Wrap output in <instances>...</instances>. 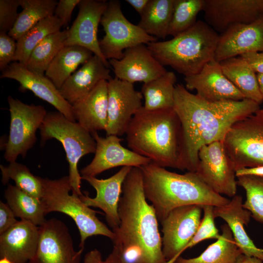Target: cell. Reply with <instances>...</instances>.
<instances>
[{"label": "cell", "instance_id": "cell-12", "mask_svg": "<svg viewBox=\"0 0 263 263\" xmlns=\"http://www.w3.org/2000/svg\"><path fill=\"white\" fill-rule=\"evenodd\" d=\"M203 209L199 205L177 207L160 222L162 252L166 263H173L197 232Z\"/></svg>", "mask_w": 263, "mask_h": 263}, {"label": "cell", "instance_id": "cell-4", "mask_svg": "<svg viewBox=\"0 0 263 263\" xmlns=\"http://www.w3.org/2000/svg\"><path fill=\"white\" fill-rule=\"evenodd\" d=\"M125 134L132 150L158 166L178 169L181 126L173 108L148 110L143 106Z\"/></svg>", "mask_w": 263, "mask_h": 263}, {"label": "cell", "instance_id": "cell-42", "mask_svg": "<svg viewBox=\"0 0 263 263\" xmlns=\"http://www.w3.org/2000/svg\"><path fill=\"white\" fill-rule=\"evenodd\" d=\"M82 263H122V254L119 246L113 244L112 251L105 260H102L101 252L95 248L85 254Z\"/></svg>", "mask_w": 263, "mask_h": 263}, {"label": "cell", "instance_id": "cell-21", "mask_svg": "<svg viewBox=\"0 0 263 263\" xmlns=\"http://www.w3.org/2000/svg\"><path fill=\"white\" fill-rule=\"evenodd\" d=\"M263 52V15L248 24L232 25L219 35L215 59L220 62L243 54Z\"/></svg>", "mask_w": 263, "mask_h": 263}, {"label": "cell", "instance_id": "cell-34", "mask_svg": "<svg viewBox=\"0 0 263 263\" xmlns=\"http://www.w3.org/2000/svg\"><path fill=\"white\" fill-rule=\"evenodd\" d=\"M63 21L55 15L38 22L17 40L14 61L26 65L34 48L49 35L60 31Z\"/></svg>", "mask_w": 263, "mask_h": 263}, {"label": "cell", "instance_id": "cell-48", "mask_svg": "<svg viewBox=\"0 0 263 263\" xmlns=\"http://www.w3.org/2000/svg\"><path fill=\"white\" fill-rule=\"evenodd\" d=\"M234 263H263V261L258 258L248 256L242 253Z\"/></svg>", "mask_w": 263, "mask_h": 263}, {"label": "cell", "instance_id": "cell-51", "mask_svg": "<svg viewBox=\"0 0 263 263\" xmlns=\"http://www.w3.org/2000/svg\"><path fill=\"white\" fill-rule=\"evenodd\" d=\"M122 263H127V262L125 261L123 259V258H122Z\"/></svg>", "mask_w": 263, "mask_h": 263}, {"label": "cell", "instance_id": "cell-11", "mask_svg": "<svg viewBox=\"0 0 263 263\" xmlns=\"http://www.w3.org/2000/svg\"><path fill=\"white\" fill-rule=\"evenodd\" d=\"M196 173L216 193L233 197L236 195L235 169L223 141L204 146L199 150Z\"/></svg>", "mask_w": 263, "mask_h": 263}, {"label": "cell", "instance_id": "cell-30", "mask_svg": "<svg viewBox=\"0 0 263 263\" xmlns=\"http://www.w3.org/2000/svg\"><path fill=\"white\" fill-rule=\"evenodd\" d=\"M174 0H149L138 24L147 34L164 39L168 36Z\"/></svg>", "mask_w": 263, "mask_h": 263}, {"label": "cell", "instance_id": "cell-44", "mask_svg": "<svg viewBox=\"0 0 263 263\" xmlns=\"http://www.w3.org/2000/svg\"><path fill=\"white\" fill-rule=\"evenodd\" d=\"M7 203L0 202V234H2L15 225L18 221Z\"/></svg>", "mask_w": 263, "mask_h": 263}, {"label": "cell", "instance_id": "cell-17", "mask_svg": "<svg viewBox=\"0 0 263 263\" xmlns=\"http://www.w3.org/2000/svg\"><path fill=\"white\" fill-rule=\"evenodd\" d=\"M108 2L105 0H81L77 16L68 29L64 46L75 45L89 49L109 68V61L102 53L97 38L98 27Z\"/></svg>", "mask_w": 263, "mask_h": 263}, {"label": "cell", "instance_id": "cell-49", "mask_svg": "<svg viewBox=\"0 0 263 263\" xmlns=\"http://www.w3.org/2000/svg\"><path fill=\"white\" fill-rule=\"evenodd\" d=\"M259 89L263 98V74H257Z\"/></svg>", "mask_w": 263, "mask_h": 263}, {"label": "cell", "instance_id": "cell-23", "mask_svg": "<svg viewBox=\"0 0 263 263\" xmlns=\"http://www.w3.org/2000/svg\"><path fill=\"white\" fill-rule=\"evenodd\" d=\"M38 239V226L21 220L0 234V257L13 263H28L36 254Z\"/></svg>", "mask_w": 263, "mask_h": 263}, {"label": "cell", "instance_id": "cell-1", "mask_svg": "<svg viewBox=\"0 0 263 263\" xmlns=\"http://www.w3.org/2000/svg\"><path fill=\"white\" fill-rule=\"evenodd\" d=\"M173 108L181 126L178 169L195 172L200 149L212 142L223 141L235 122L253 114L260 107L246 98L208 101L191 93L184 85L177 84Z\"/></svg>", "mask_w": 263, "mask_h": 263}, {"label": "cell", "instance_id": "cell-2", "mask_svg": "<svg viewBox=\"0 0 263 263\" xmlns=\"http://www.w3.org/2000/svg\"><path fill=\"white\" fill-rule=\"evenodd\" d=\"M146 198L140 168L132 167L123 182L118 205V227L113 231L128 263H166L154 208Z\"/></svg>", "mask_w": 263, "mask_h": 263}, {"label": "cell", "instance_id": "cell-18", "mask_svg": "<svg viewBox=\"0 0 263 263\" xmlns=\"http://www.w3.org/2000/svg\"><path fill=\"white\" fill-rule=\"evenodd\" d=\"M186 88L195 90L200 97L210 102L239 101L244 96L224 75L220 62L215 59L198 73L184 78Z\"/></svg>", "mask_w": 263, "mask_h": 263}, {"label": "cell", "instance_id": "cell-25", "mask_svg": "<svg viewBox=\"0 0 263 263\" xmlns=\"http://www.w3.org/2000/svg\"><path fill=\"white\" fill-rule=\"evenodd\" d=\"M243 204L242 196L235 195L226 205L214 207V217L221 218L226 222L242 254L263 261V249L256 246L245 230L244 226L248 225L251 216Z\"/></svg>", "mask_w": 263, "mask_h": 263}, {"label": "cell", "instance_id": "cell-14", "mask_svg": "<svg viewBox=\"0 0 263 263\" xmlns=\"http://www.w3.org/2000/svg\"><path fill=\"white\" fill-rule=\"evenodd\" d=\"M108 119L107 135L125 134L134 115L143 106L141 92L133 83L116 77L107 81Z\"/></svg>", "mask_w": 263, "mask_h": 263}, {"label": "cell", "instance_id": "cell-46", "mask_svg": "<svg viewBox=\"0 0 263 263\" xmlns=\"http://www.w3.org/2000/svg\"><path fill=\"white\" fill-rule=\"evenodd\" d=\"M235 173L236 177L247 175L263 177V166L239 169Z\"/></svg>", "mask_w": 263, "mask_h": 263}, {"label": "cell", "instance_id": "cell-16", "mask_svg": "<svg viewBox=\"0 0 263 263\" xmlns=\"http://www.w3.org/2000/svg\"><path fill=\"white\" fill-rule=\"evenodd\" d=\"M205 22L221 33L228 27L248 24L263 15V0H204Z\"/></svg>", "mask_w": 263, "mask_h": 263}, {"label": "cell", "instance_id": "cell-15", "mask_svg": "<svg viewBox=\"0 0 263 263\" xmlns=\"http://www.w3.org/2000/svg\"><path fill=\"white\" fill-rule=\"evenodd\" d=\"M96 142L94 156L90 164L80 171L81 176L95 177L109 169L118 167L140 168L151 162L150 160L124 147L121 139L111 135L99 136L97 132L91 133Z\"/></svg>", "mask_w": 263, "mask_h": 263}, {"label": "cell", "instance_id": "cell-40", "mask_svg": "<svg viewBox=\"0 0 263 263\" xmlns=\"http://www.w3.org/2000/svg\"><path fill=\"white\" fill-rule=\"evenodd\" d=\"M19 0H0V33H8L18 18Z\"/></svg>", "mask_w": 263, "mask_h": 263}, {"label": "cell", "instance_id": "cell-24", "mask_svg": "<svg viewBox=\"0 0 263 263\" xmlns=\"http://www.w3.org/2000/svg\"><path fill=\"white\" fill-rule=\"evenodd\" d=\"M75 121L90 133L106 130L108 119L107 81L71 104Z\"/></svg>", "mask_w": 263, "mask_h": 263}, {"label": "cell", "instance_id": "cell-10", "mask_svg": "<svg viewBox=\"0 0 263 263\" xmlns=\"http://www.w3.org/2000/svg\"><path fill=\"white\" fill-rule=\"evenodd\" d=\"M10 114L8 140L5 144L4 159L10 163L18 157L24 158L36 141L39 129L47 113L41 105L26 104L11 95L7 97Z\"/></svg>", "mask_w": 263, "mask_h": 263}, {"label": "cell", "instance_id": "cell-45", "mask_svg": "<svg viewBox=\"0 0 263 263\" xmlns=\"http://www.w3.org/2000/svg\"><path fill=\"white\" fill-rule=\"evenodd\" d=\"M257 74H263V52L248 53L240 56Z\"/></svg>", "mask_w": 263, "mask_h": 263}, {"label": "cell", "instance_id": "cell-47", "mask_svg": "<svg viewBox=\"0 0 263 263\" xmlns=\"http://www.w3.org/2000/svg\"><path fill=\"white\" fill-rule=\"evenodd\" d=\"M139 14L142 13L149 0H126Z\"/></svg>", "mask_w": 263, "mask_h": 263}, {"label": "cell", "instance_id": "cell-43", "mask_svg": "<svg viewBox=\"0 0 263 263\" xmlns=\"http://www.w3.org/2000/svg\"><path fill=\"white\" fill-rule=\"evenodd\" d=\"M81 0H59L57 2L54 15L63 22L64 26L70 23L72 13Z\"/></svg>", "mask_w": 263, "mask_h": 263}, {"label": "cell", "instance_id": "cell-29", "mask_svg": "<svg viewBox=\"0 0 263 263\" xmlns=\"http://www.w3.org/2000/svg\"><path fill=\"white\" fill-rule=\"evenodd\" d=\"M222 234L198 257L186 259L179 257L173 263H234L242 251L237 245L226 224L221 226Z\"/></svg>", "mask_w": 263, "mask_h": 263}, {"label": "cell", "instance_id": "cell-3", "mask_svg": "<svg viewBox=\"0 0 263 263\" xmlns=\"http://www.w3.org/2000/svg\"><path fill=\"white\" fill-rule=\"evenodd\" d=\"M140 168L146 198L151 203L160 222L178 207H221L230 200L210 188L195 172L179 174L151 162Z\"/></svg>", "mask_w": 263, "mask_h": 263}, {"label": "cell", "instance_id": "cell-19", "mask_svg": "<svg viewBox=\"0 0 263 263\" xmlns=\"http://www.w3.org/2000/svg\"><path fill=\"white\" fill-rule=\"evenodd\" d=\"M0 78H10L19 82L21 91L28 90L53 106L69 120L76 122L72 105L66 100L59 90L45 75L30 71L22 64L14 61L1 72Z\"/></svg>", "mask_w": 263, "mask_h": 263}, {"label": "cell", "instance_id": "cell-26", "mask_svg": "<svg viewBox=\"0 0 263 263\" xmlns=\"http://www.w3.org/2000/svg\"><path fill=\"white\" fill-rule=\"evenodd\" d=\"M110 72L103 61L94 55L65 81L59 91L71 104L88 94L100 81L112 78Z\"/></svg>", "mask_w": 263, "mask_h": 263}, {"label": "cell", "instance_id": "cell-8", "mask_svg": "<svg viewBox=\"0 0 263 263\" xmlns=\"http://www.w3.org/2000/svg\"><path fill=\"white\" fill-rule=\"evenodd\" d=\"M223 143L235 171L263 166V108L235 122Z\"/></svg>", "mask_w": 263, "mask_h": 263}, {"label": "cell", "instance_id": "cell-32", "mask_svg": "<svg viewBox=\"0 0 263 263\" xmlns=\"http://www.w3.org/2000/svg\"><path fill=\"white\" fill-rule=\"evenodd\" d=\"M177 78L173 72L144 83L141 93L144 99L143 107L148 110L173 108Z\"/></svg>", "mask_w": 263, "mask_h": 263}, {"label": "cell", "instance_id": "cell-37", "mask_svg": "<svg viewBox=\"0 0 263 263\" xmlns=\"http://www.w3.org/2000/svg\"><path fill=\"white\" fill-rule=\"evenodd\" d=\"M204 4V0H174L168 35L174 37L192 26Z\"/></svg>", "mask_w": 263, "mask_h": 263}, {"label": "cell", "instance_id": "cell-7", "mask_svg": "<svg viewBox=\"0 0 263 263\" xmlns=\"http://www.w3.org/2000/svg\"><path fill=\"white\" fill-rule=\"evenodd\" d=\"M39 130L42 144L51 139L61 143L69 163L68 176L72 193L79 196L83 195L81 175L77 166L83 156L95 153L96 142L91 133L58 111L47 112Z\"/></svg>", "mask_w": 263, "mask_h": 263}, {"label": "cell", "instance_id": "cell-50", "mask_svg": "<svg viewBox=\"0 0 263 263\" xmlns=\"http://www.w3.org/2000/svg\"><path fill=\"white\" fill-rule=\"evenodd\" d=\"M0 263H13L11 262L8 259L5 257H3V258H0Z\"/></svg>", "mask_w": 263, "mask_h": 263}, {"label": "cell", "instance_id": "cell-31", "mask_svg": "<svg viewBox=\"0 0 263 263\" xmlns=\"http://www.w3.org/2000/svg\"><path fill=\"white\" fill-rule=\"evenodd\" d=\"M7 204L17 217L30 222L37 226L46 220L43 204L41 199L34 197L8 184L4 191Z\"/></svg>", "mask_w": 263, "mask_h": 263}, {"label": "cell", "instance_id": "cell-28", "mask_svg": "<svg viewBox=\"0 0 263 263\" xmlns=\"http://www.w3.org/2000/svg\"><path fill=\"white\" fill-rule=\"evenodd\" d=\"M94 55L90 50L83 47L64 46L49 64L45 75L59 90L78 67Z\"/></svg>", "mask_w": 263, "mask_h": 263}, {"label": "cell", "instance_id": "cell-22", "mask_svg": "<svg viewBox=\"0 0 263 263\" xmlns=\"http://www.w3.org/2000/svg\"><path fill=\"white\" fill-rule=\"evenodd\" d=\"M131 167H123L112 176L99 179L95 177L81 176L82 180L86 181L96 191L94 198L87 194L80 196L82 202L88 207L99 208L103 211L109 225L112 230L119 226L118 205L122 193V188Z\"/></svg>", "mask_w": 263, "mask_h": 263}, {"label": "cell", "instance_id": "cell-35", "mask_svg": "<svg viewBox=\"0 0 263 263\" xmlns=\"http://www.w3.org/2000/svg\"><path fill=\"white\" fill-rule=\"evenodd\" d=\"M68 30L59 31L45 38L32 51L27 68L31 72L45 75V72L59 51L64 46Z\"/></svg>", "mask_w": 263, "mask_h": 263}, {"label": "cell", "instance_id": "cell-27", "mask_svg": "<svg viewBox=\"0 0 263 263\" xmlns=\"http://www.w3.org/2000/svg\"><path fill=\"white\" fill-rule=\"evenodd\" d=\"M219 62L225 76L245 98L253 100L260 105L263 103V98L257 74L244 59L238 56Z\"/></svg>", "mask_w": 263, "mask_h": 263}, {"label": "cell", "instance_id": "cell-36", "mask_svg": "<svg viewBox=\"0 0 263 263\" xmlns=\"http://www.w3.org/2000/svg\"><path fill=\"white\" fill-rule=\"evenodd\" d=\"M1 182L8 183L10 179L14 180L16 186L28 194L41 199L42 186L40 177L35 176L24 165L16 161L11 162L7 166L0 165Z\"/></svg>", "mask_w": 263, "mask_h": 263}, {"label": "cell", "instance_id": "cell-38", "mask_svg": "<svg viewBox=\"0 0 263 263\" xmlns=\"http://www.w3.org/2000/svg\"><path fill=\"white\" fill-rule=\"evenodd\" d=\"M237 185L245 191L243 207L258 222L263 223V177L242 176L237 177Z\"/></svg>", "mask_w": 263, "mask_h": 263}, {"label": "cell", "instance_id": "cell-9", "mask_svg": "<svg viewBox=\"0 0 263 263\" xmlns=\"http://www.w3.org/2000/svg\"><path fill=\"white\" fill-rule=\"evenodd\" d=\"M100 23L105 35L99 40V44L107 60L121 59L126 49L157 41V38L147 34L126 18L122 12L120 2L117 0L108 1Z\"/></svg>", "mask_w": 263, "mask_h": 263}, {"label": "cell", "instance_id": "cell-13", "mask_svg": "<svg viewBox=\"0 0 263 263\" xmlns=\"http://www.w3.org/2000/svg\"><path fill=\"white\" fill-rule=\"evenodd\" d=\"M39 227V239L34 257L28 263H81L84 248L74 249L69 230L62 221L53 218Z\"/></svg>", "mask_w": 263, "mask_h": 263}, {"label": "cell", "instance_id": "cell-39", "mask_svg": "<svg viewBox=\"0 0 263 263\" xmlns=\"http://www.w3.org/2000/svg\"><path fill=\"white\" fill-rule=\"evenodd\" d=\"M201 207L204 212L203 218L197 232L185 246L183 252L204 240L209 239L217 240L220 237L221 234H219L214 222V207L210 205H204Z\"/></svg>", "mask_w": 263, "mask_h": 263}, {"label": "cell", "instance_id": "cell-41", "mask_svg": "<svg viewBox=\"0 0 263 263\" xmlns=\"http://www.w3.org/2000/svg\"><path fill=\"white\" fill-rule=\"evenodd\" d=\"M17 42L8 33H0V70L2 72L14 61Z\"/></svg>", "mask_w": 263, "mask_h": 263}, {"label": "cell", "instance_id": "cell-20", "mask_svg": "<svg viewBox=\"0 0 263 263\" xmlns=\"http://www.w3.org/2000/svg\"><path fill=\"white\" fill-rule=\"evenodd\" d=\"M108 61L115 77L132 83H145L167 72L154 57L147 46L143 44L126 49L121 59H111Z\"/></svg>", "mask_w": 263, "mask_h": 263}, {"label": "cell", "instance_id": "cell-33", "mask_svg": "<svg viewBox=\"0 0 263 263\" xmlns=\"http://www.w3.org/2000/svg\"><path fill=\"white\" fill-rule=\"evenodd\" d=\"M22 8L17 20L8 34L17 40L41 20L54 15L55 0H19Z\"/></svg>", "mask_w": 263, "mask_h": 263}, {"label": "cell", "instance_id": "cell-5", "mask_svg": "<svg viewBox=\"0 0 263 263\" xmlns=\"http://www.w3.org/2000/svg\"><path fill=\"white\" fill-rule=\"evenodd\" d=\"M219 35L199 20L190 28L166 41L147 44L154 57L185 76L199 73L215 59Z\"/></svg>", "mask_w": 263, "mask_h": 263}, {"label": "cell", "instance_id": "cell-6", "mask_svg": "<svg viewBox=\"0 0 263 263\" xmlns=\"http://www.w3.org/2000/svg\"><path fill=\"white\" fill-rule=\"evenodd\" d=\"M40 179L42 186L41 200L45 214L56 211L70 217L79 232L80 248H84L86 240L92 236L102 235L114 240L115 234L98 219L97 212L87 206L77 194H70L72 187L69 176L54 180Z\"/></svg>", "mask_w": 263, "mask_h": 263}]
</instances>
